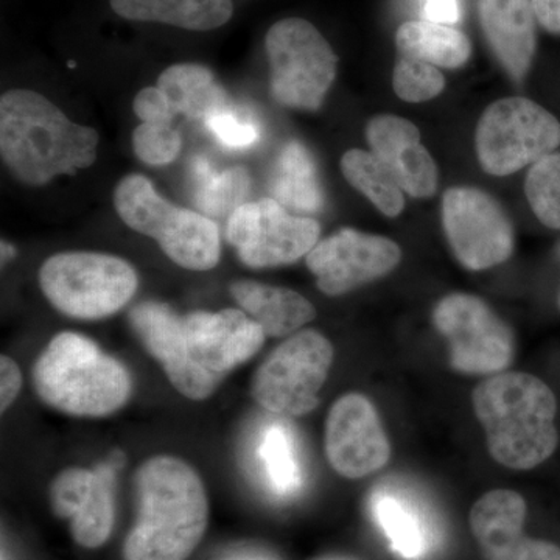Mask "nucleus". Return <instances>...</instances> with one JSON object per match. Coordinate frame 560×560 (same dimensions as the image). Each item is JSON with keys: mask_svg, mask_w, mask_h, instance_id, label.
Returning a JSON list of instances; mask_svg holds the SVG:
<instances>
[{"mask_svg": "<svg viewBox=\"0 0 560 560\" xmlns=\"http://www.w3.org/2000/svg\"><path fill=\"white\" fill-rule=\"evenodd\" d=\"M22 375L20 366L10 357H0V410L7 411L20 396Z\"/></svg>", "mask_w": 560, "mask_h": 560, "instance_id": "35", "label": "nucleus"}, {"mask_svg": "<svg viewBox=\"0 0 560 560\" xmlns=\"http://www.w3.org/2000/svg\"><path fill=\"white\" fill-rule=\"evenodd\" d=\"M98 140L94 128L70 120L38 92L10 90L0 97V154L25 186H46L91 167Z\"/></svg>", "mask_w": 560, "mask_h": 560, "instance_id": "1", "label": "nucleus"}, {"mask_svg": "<svg viewBox=\"0 0 560 560\" xmlns=\"http://www.w3.org/2000/svg\"><path fill=\"white\" fill-rule=\"evenodd\" d=\"M331 360L334 348L323 334L296 331L260 364L250 394L260 407L276 415H308L318 407Z\"/></svg>", "mask_w": 560, "mask_h": 560, "instance_id": "9", "label": "nucleus"}, {"mask_svg": "<svg viewBox=\"0 0 560 560\" xmlns=\"http://www.w3.org/2000/svg\"><path fill=\"white\" fill-rule=\"evenodd\" d=\"M205 124L221 145L231 150L249 149L260 139L259 127L250 121L238 119L231 109L209 117Z\"/></svg>", "mask_w": 560, "mask_h": 560, "instance_id": "33", "label": "nucleus"}, {"mask_svg": "<svg viewBox=\"0 0 560 560\" xmlns=\"http://www.w3.org/2000/svg\"><path fill=\"white\" fill-rule=\"evenodd\" d=\"M341 173L383 215L396 219L405 209V191L372 151L352 149L342 154Z\"/></svg>", "mask_w": 560, "mask_h": 560, "instance_id": "27", "label": "nucleus"}, {"mask_svg": "<svg viewBox=\"0 0 560 560\" xmlns=\"http://www.w3.org/2000/svg\"><path fill=\"white\" fill-rule=\"evenodd\" d=\"M132 109L142 124L172 125L178 114L165 92L158 86L139 91L132 102Z\"/></svg>", "mask_w": 560, "mask_h": 560, "instance_id": "34", "label": "nucleus"}, {"mask_svg": "<svg viewBox=\"0 0 560 560\" xmlns=\"http://www.w3.org/2000/svg\"><path fill=\"white\" fill-rule=\"evenodd\" d=\"M481 31L512 80L528 75L537 49L536 14L530 0H478Z\"/></svg>", "mask_w": 560, "mask_h": 560, "instance_id": "20", "label": "nucleus"}, {"mask_svg": "<svg viewBox=\"0 0 560 560\" xmlns=\"http://www.w3.org/2000/svg\"><path fill=\"white\" fill-rule=\"evenodd\" d=\"M525 194L540 223L560 230V153L555 151L530 165Z\"/></svg>", "mask_w": 560, "mask_h": 560, "instance_id": "30", "label": "nucleus"}, {"mask_svg": "<svg viewBox=\"0 0 560 560\" xmlns=\"http://www.w3.org/2000/svg\"><path fill=\"white\" fill-rule=\"evenodd\" d=\"M537 24L551 35L560 36V0H530Z\"/></svg>", "mask_w": 560, "mask_h": 560, "instance_id": "36", "label": "nucleus"}, {"mask_svg": "<svg viewBox=\"0 0 560 560\" xmlns=\"http://www.w3.org/2000/svg\"><path fill=\"white\" fill-rule=\"evenodd\" d=\"M393 90L400 101L429 102L445 90V77L440 68L429 62L400 58L394 66Z\"/></svg>", "mask_w": 560, "mask_h": 560, "instance_id": "31", "label": "nucleus"}, {"mask_svg": "<svg viewBox=\"0 0 560 560\" xmlns=\"http://www.w3.org/2000/svg\"><path fill=\"white\" fill-rule=\"evenodd\" d=\"M51 508L69 518L73 539L84 548H98L114 526V478L108 467L98 470L70 467L50 489Z\"/></svg>", "mask_w": 560, "mask_h": 560, "instance_id": "17", "label": "nucleus"}, {"mask_svg": "<svg viewBox=\"0 0 560 560\" xmlns=\"http://www.w3.org/2000/svg\"><path fill=\"white\" fill-rule=\"evenodd\" d=\"M194 178V202L206 217L231 215L235 209L245 205L250 190L248 172L242 167L215 172L206 160L191 162Z\"/></svg>", "mask_w": 560, "mask_h": 560, "instance_id": "28", "label": "nucleus"}, {"mask_svg": "<svg viewBox=\"0 0 560 560\" xmlns=\"http://www.w3.org/2000/svg\"><path fill=\"white\" fill-rule=\"evenodd\" d=\"M184 337L191 360L215 377L253 359L264 346V329L237 308L194 312L183 316Z\"/></svg>", "mask_w": 560, "mask_h": 560, "instance_id": "16", "label": "nucleus"}, {"mask_svg": "<svg viewBox=\"0 0 560 560\" xmlns=\"http://www.w3.org/2000/svg\"><path fill=\"white\" fill-rule=\"evenodd\" d=\"M44 404L83 418H103L120 410L131 393L127 370L84 335L62 331L51 338L32 371Z\"/></svg>", "mask_w": 560, "mask_h": 560, "instance_id": "4", "label": "nucleus"}, {"mask_svg": "<svg viewBox=\"0 0 560 560\" xmlns=\"http://www.w3.org/2000/svg\"><path fill=\"white\" fill-rule=\"evenodd\" d=\"M442 228L463 267L489 270L510 259L514 228L495 198L477 187H452L441 201Z\"/></svg>", "mask_w": 560, "mask_h": 560, "instance_id": "11", "label": "nucleus"}, {"mask_svg": "<svg viewBox=\"0 0 560 560\" xmlns=\"http://www.w3.org/2000/svg\"><path fill=\"white\" fill-rule=\"evenodd\" d=\"M156 86L165 92L176 113L190 120L206 121L231 109L230 94L206 66L195 62L171 66L161 73Z\"/></svg>", "mask_w": 560, "mask_h": 560, "instance_id": "23", "label": "nucleus"}, {"mask_svg": "<svg viewBox=\"0 0 560 560\" xmlns=\"http://www.w3.org/2000/svg\"><path fill=\"white\" fill-rule=\"evenodd\" d=\"M371 511L397 555L408 560L429 555L433 544L430 525L415 503L381 489L372 495Z\"/></svg>", "mask_w": 560, "mask_h": 560, "instance_id": "26", "label": "nucleus"}, {"mask_svg": "<svg viewBox=\"0 0 560 560\" xmlns=\"http://www.w3.org/2000/svg\"><path fill=\"white\" fill-rule=\"evenodd\" d=\"M139 517L125 541V560H186L208 528L200 475L173 456H154L136 471Z\"/></svg>", "mask_w": 560, "mask_h": 560, "instance_id": "2", "label": "nucleus"}, {"mask_svg": "<svg viewBox=\"0 0 560 560\" xmlns=\"http://www.w3.org/2000/svg\"><path fill=\"white\" fill-rule=\"evenodd\" d=\"M401 58L444 69L463 68L471 55L470 39L458 28L434 21L404 22L396 32Z\"/></svg>", "mask_w": 560, "mask_h": 560, "instance_id": "25", "label": "nucleus"}, {"mask_svg": "<svg viewBox=\"0 0 560 560\" xmlns=\"http://www.w3.org/2000/svg\"><path fill=\"white\" fill-rule=\"evenodd\" d=\"M471 399L490 455L503 466L534 469L555 453L558 401L539 378L525 372L497 374L478 385Z\"/></svg>", "mask_w": 560, "mask_h": 560, "instance_id": "3", "label": "nucleus"}, {"mask_svg": "<svg viewBox=\"0 0 560 560\" xmlns=\"http://www.w3.org/2000/svg\"><path fill=\"white\" fill-rule=\"evenodd\" d=\"M326 453L341 477L357 480L381 470L389 460L390 445L372 401L346 394L327 416Z\"/></svg>", "mask_w": 560, "mask_h": 560, "instance_id": "14", "label": "nucleus"}, {"mask_svg": "<svg viewBox=\"0 0 560 560\" xmlns=\"http://www.w3.org/2000/svg\"><path fill=\"white\" fill-rule=\"evenodd\" d=\"M130 324L143 348L161 364L178 393L191 400H205L215 393L220 378L191 360L183 316L167 304L147 301L132 308Z\"/></svg>", "mask_w": 560, "mask_h": 560, "instance_id": "15", "label": "nucleus"}, {"mask_svg": "<svg viewBox=\"0 0 560 560\" xmlns=\"http://www.w3.org/2000/svg\"><path fill=\"white\" fill-rule=\"evenodd\" d=\"M14 256H16V249H14L13 246L10 245V243L2 241V261H3V264H7V261H10L11 259H13Z\"/></svg>", "mask_w": 560, "mask_h": 560, "instance_id": "38", "label": "nucleus"}, {"mask_svg": "<svg viewBox=\"0 0 560 560\" xmlns=\"http://www.w3.org/2000/svg\"><path fill=\"white\" fill-rule=\"evenodd\" d=\"M560 121L539 103L506 97L485 109L475 131V150L482 171L510 176L555 153Z\"/></svg>", "mask_w": 560, "mask_h": 560, "instance_id": "8", "label": "nucleus"}, {"mask_svg": "<svg viewBox=\"0 0 560 560\" xmlns=\"http://www.w3.org/2000/svg\"><path fill=\"white\" fill-rule=\"evenodd\" d=\"M526 503L514 490H492L474 504L470 528L488 560H560V547L523 534Z\"/></svg>", "mask_w": 560, "mask_h": 560, "instance_id": "18", "label": "nucleus"}, {"mask_svg": "<svg viewBox=\"0 0 560 560\" xmlns=\"http://www.w3.org/2000/svg\"><path fill=\"white\" fill-rule=\"evenodd\" d=\"M132 150L143 164L167 165L178 158L183 139L172 125L140 124L132 132Z\"/></svg>", "mask_w": 560, "mask_h": 560, "instance_id": "32", "label": "nucleus"}, {"mask_svg": "<svg viewBox=\"0 0 560 560\" xmlns=\"http://www.w3.org/2000/svg\"><path fill=\"white\" fill-rule=\"evenodd\" d=\"M318 221L289 212L272 198L245 202L228 220L226 238L249 268L294 264L319 242Z\"/></svg>", "mask_w": 560, "mask_h": 560, "instance_id": "10", "label": "nucleus"}, {"mask_svg": "<svg viewBox=\"0 0 560 560\" xmlns=\"http://www.w3.org/2000/svg\"><path fill=\"white\" fill-rule=\"evenodd\" d=\"M366 140L372 153L383 162L405 194L430 198L440 186V168L420 142V131L412 121L393 114H378L366 125Z\"/></svg>", "mask_w": 560, "mask_h": 560, "instance_id": "19", "label": "nucleus"}, {"mask_svg": "<svg viewBox=\"0 0 560 560\" xmlns=\"http://www.w3.org/2000/svg\"><path fill=\"white\" fill-rule=\"evenodd\" d=\"M559 305H560V293H559Z\"/></svg>", "mask_w": 560, "mask_h": 560, "instance_id": "39", "label": "nucleus"}, {"mask_svg": "<svg viewBox=\"0 0 560 560\" xmlns=\"http://www.w3.org/2000/svg\"><path fill=\"white\" fill-rule=\"evenodd\" d=\"M436 329L451 342L452 366L464 374H495L511 363L514 338L489 305L474 294L442 298L433 312Z\"/></svg>", "mask_w": 560, "mask_h": 560, "instance_id": "12", "label": "nucleus"}, {"mask_svg": "<svg viewBox=\"0 0 560 560\" xmlns=\"http://www.w3.org/2000/svg\"><path fill=\"white\" fill-rule=\"evenodd\" d=\"M272 200L301 213L319 212L324 206L318 168L311 151L291 140L280 150L270 178Z\"/></svg>", "mask_w": 560, "mask_h": 560, "instance_id": "24", "label": "nucleus"}, {"mask_svg": "<svg viewBox=\"0 0 560 560\" xmlns=\"http://www.w3.org/2000/svg\"><path fill=\"white\" fill-rule=\"evenodd\" d=\"M230 291L270 338L291 337L316 318L315 305L294 290L243 279L232 282Z\"/></svg>", "mask_w": 560, "mask_h": 560, "instance_id": "21", "label": "nucleus"}, {"mask_svg": "<svg viewBox=\"0 0 560 560\" xmlns=\"http://www.w3.org/2000/svg\"><path fill=\"white\" fill-rule=\"evenodd\" d=\"M114 208L128 228L156 241L179 267L209 271L219 265V226L201 212L165 200L145 176H125L114 190Z\"/></svg>", "mask_w": 560, "mask_h": 560, "instance_id": "5", "label": "nucleus"}, {"mask_svg": "<svg viewBox=\"0 0 560 560\" xmlns=\"http://www.w3.org/2000/svg\"><path fill=\"white\" fill-rule=\"evenodd\" d=\"M271 94L287 108L316 110L337 79L338 57L312 22L287 18L265 36Z\"/></svg>", "mask_w": 560, "mask_h": 560, "instance_id": "7", "label": "nucleus"}, {"mask_svg": "<svg viewBox=\"0 0 560 560\" xmlns=\"http://www.w3.org/2000/svg\"><path fill=\"white\" fill-rule=\"evenodd\" d=\"M260 458L272 490L279 495H291L302 486V474L291 431L275 423L265 433Z\"/></svg>", "mask_w": 560, "mask_h": 560, "instance_id": "29", "label": "nucleus"}, {"mask_svg": "<svg viewBox=\"0 0 560 560\" xmlns=\"http://www.w3.org/2000/svg\"><path fill=\"white\" fill-rule=\"evenodd\" d=\"M425 13L430 21L452 24L458 20V0H427Z\"/></svg>", "mask_w": 560, "mask_h": 560, "instance_id": "37", "label": "nucleus"}, {"mask_svg": "<svg viewBox=\"0 0 560 560\" xmlns=\"http://www.w3.org/2000/svg\"><path fill=\"white\" fill-rule=\"evenodd\" d=\"M400 260L401 249L396 242L352 228L316 243L305 256L318 289L327 296H341L374 282L389 275Z\"/></svg>", "mask_w": 560, "mask_h": 560, "instance_id": "13", "label": "nucleus"}, {"mask_svg": "<svg viewBox=\"0 0 560 560\" xmlns=\"http://www.w3.org/2000/svg\"><path fill=\"white\" fill-rule=\"evenodd\" d=\"M109 5L128 21L156 22L191 32L215 31L234 14L232 0H109Z\"/></svg>", "mask_w": 560, "mask_h": 560, "instance_id": "22", "label": "nucleus"}, {"mask_svg": "<svg viewBox=\"0 0 560 560\" xmlns=\"http://www.w3.org/2000/svg\"><path fill=\"white\" fill-rule=\"evenodd\" d=\"M39 285L47 301L62 315L102 319L131 301L139 279L135 268L120 257L70 250L44 261Z\"/></svg>", "mask_w": 560, "mask_h": 560, "instance_id": "6", "label": "nucleus"}]
</instances>
